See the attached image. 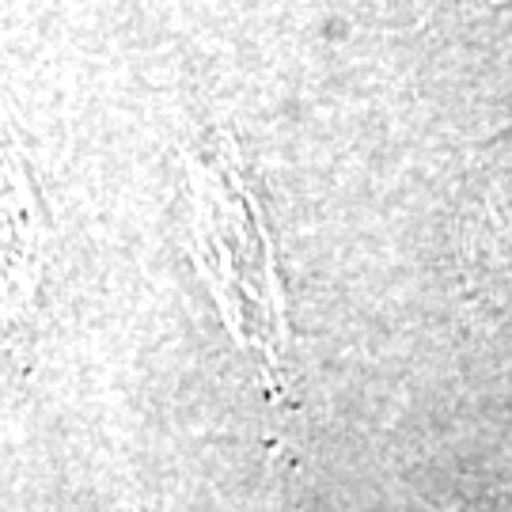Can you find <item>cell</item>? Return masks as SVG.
Wrapping results in <instances>:
<instances>
[]
</instances>
